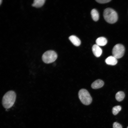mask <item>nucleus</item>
<instances>
[{
  "label": "nucleus",
  "instance_id": "2",
  "mask_svg": "<svg viewBox=\"0 0 128 128\" xmlns=\"http://www.w3.org/2000/svg\"><path fill=\"white\" fill-rule=\"evenodd\" d=\"M103 16L106 21L110 24L115 23L118 19V15L116 12L110 8H107L104 10Z\"/></svg>",
  "mask_w": 128,
  "mask_h": 128
},
{
  "label": "nucleus",
  "instance_id": "13",
  "mask_svg": "<svg viewBox=\"0 0 128 128\" xmlns=\"http://www.w3.org/2000/svg\"><path fill=\"white\" fill-rule=\"evenodd\" d=\"M45 0H35L32 6L37 8L40 7L42 6L44 4Z\"/></svg>",
  "mask_w": 128,
  "mask_h": 128
},
{
  "label": "nucleus",
  "instance_id": "12",
  "mask_svg": "<svg viewBox=\"0 0 128 128\" xmlns=\"http://www.w3.org/2000/svg\"><path fill=\"white\" fill-rule=\"evenodd\" d=\"M125 96L124 92L122 91H120L116 93L115 97L117 101H121L123 100Z\"/></svg>",
  "mask_w": 128,
  "mask_h": 128
},
{
  "label": "nucleus",
  "instance_id": "6",
  "mask_svg": "<svg viewBox=\"0 0 128 128\" xmlns=\"http://www.w3.org/2000/svg\"><path fill=\"white\" fill-rule=\"evenodd\" d=\"M92 50L93 54L97 57L100 56L102 53V49L96 44H94L92 46Z\"/></svg>",
  "mask_w": 128,
  "mask_h": 128
},
{
  "label": "nucleus",
  "instance_id": "3",
  "mask_svg": "<svg viewBox=\"0 0 128 128\" xmlns=\"http://www.w3.org/2000/svg\"><path fill=\"white\" fill-rule=\"evenodd\" d=\"M78 96L82 103L86 105H90L92 101V98L88 91L85 89H82L79 91Z\"/></svg>",
  "mask_w": 128,
  "mask_h": 128
},
{
  "label": "nucleus",
  "instance_id": "10",
  "mask_svg": "<svg viewBox=\"0 0 128 128\" xmlns=\"http://www.w3.org/2000/svg\"><path fill=\"white\" fill-rule=\"evenodd\" d=\"M96 44L99 46H104L107 43L106 39L103 37H101L98 38L96 40Z\"/></svg>",
  "mask_w": 128,
  "mask_h": 128
},
{
  "label": "nucleus",
  "instance_id": "15",
  "mask_svg": "<svg viewBox=\"0 0 128 128\" xmlns=\"http://www.w3.org/2000/svg\"><path fill=\"white\" fill-rule=\"evenodd\" d=\"M113 128H122L121 124L117 122H114L113 125Z\"/></svg>",
  "mask_w": 128,
  "mask_h": 128
},
{
  "label": "nucleus",
  "instance_id": "8",
  "mask_svg": "<svg viewBox=\"0 0 128 128\" xmlns=\"http://www.w3.org/2000/svg\"><path fill=\"white\" fill-rule=\"evenodd\" d=\"M106 63L108 65H114L117 63V59L113 56L108 57L105 60Z\"/></svg>",
  "mask_w": 128,
  "mask_h": 128
},
{
  "label": "nucleus",
  "instance_id": "16",
  "mask_svg": "<svg viewBox=\"0 0 128 128\" xmlns=\"http://www.w3.org/2000/svg\"><path fill=\"white\" fill-rule=\"evenodd\" d=\"M96 1L98 3L101 4H104L109 2L111 0H96Z\"/></svg>",
  "mask_w": 128,
  "mask_h": 128
},
{
  "label": "nucleus",
  "instance_id": "9",
  "mask_svg": "<svg viewBox=\"0 0 128 128\" xmlns=\"http://www.w3.org/2000/svg\"><path fill=\"white\" fill-rule=\"evenodd\" d=\"M69 39L72 43L75 46H79L81 44L80 40L76 36L71 35L69 37Z\"/></svg>",
  "mask_w": 128,
  "mask_h": 128
},
{
  "label": "nucleus",
  "instance_id": "11",
  "mask_svg": "<svg viewBox=\"0 0 128 128\" xmlns=\"http://www.w3.org/2000/svg\"><path fill=\"white\" fill-rule=\"evenodd\" d=\"M91 14L93 19L95 21L99 19V15L97 10L95 9H93L91 11Z\"/></svg>",
  "mask_w": 128,
  "mask_h": 128
},
{
  "label": "nucleus",
  "instance_id": "18",
  "mask_svg": "<svg viewBox=\"0 0 128 128\" xmlns=\"http://www.w3.org/2000/svg\"><path fill=\"white\" fill-rule=\"evenodd\" d=\"M127 128H128V126L127 127Z\"/></svg>",
  "mask_w": 128,
  "mask_h": 128
},
{
  "label": "nucleus",
  "instance_id": "4",
  "mask_svg": "<svg viewBox=\"0 0 128 128\" xmlns=\"http://www.w3.org/2000/svg\"><path fill=\"white\" fill-rule=\"evenodd\" d=\"M57 57L56 53L53 50L47 51L43 54L42 58L43 61L45 63L48 64L55 61Z\"/></svg>",
  "mask_w": 128,
  "mask_h": 128
},
{
  "label": "nucleus",
  "instance_id": "1",
  "mask_svg": "<svg viewBox=\"0 0 128 128\" xmlns=\"http://www.w3.org/2000/svg\"><path fill=\"white\" fill-rule=\"evenodd\" d=\"M16 94L13 91H10L5 93L2 99L3 107L6 109L11 107L14 104L16 99Z\"/></svg>",
  "mask_w": 128,
  "mask_h": 128
},
{
  "label": "nucleus",
  "instance_id": "5",
  "mask_svg": "<svg viewBox=\"0 0 128 128\" xmlns=\"http://www.w3.org/2000/svg\"><path fill=\"white\" fill-rule=\"evenodd\" d=\"M125 48L123 45L117 44L113 47L112 51L113 56L117 59L121 58L125 52Z\"/></svg>",
  "mask_w": 128,
  "mask_h": 128
},
{
  "label": "nucleus",
  "instance_id": "7",
  "mask_svg": "<svg viewBox=\"0 0 128 128\" xmlns=\"http://www.w3.org/2000/svg\"><path fill=\"white\" fill-rule=\"evenodd\" d=\"M104 82L101 79H97L93 82L91 84V87L93 89H97L102 87L104 85Z\"/></svg>",
  "mask_w": 128,
  "mask_h": 128
},
{
  "label": "nucleus",
  "instance_id": "17",
  "mask_svg": "<svg viewBox=\"0 0 128 128\" xmlns=\"http://www.w3.org/2000/svg\"><path fill=\"white\" fill-rule=\"evenodd\" d=\"M2 1V0H0V5H1V1Z\"/></svg>",
  "mask_w": 128,
  "mask_h": 128
},
{
  "label": "nucleus",
  "instance_id": "14",
  "mask_svg": "<svg viewBox=\"0 0 128 128\" xmlns=\"http://www.w3.org/2000/svg\"><path fill=\"white\" fill-rule=\"evenodd\" d=\"M121 109V107L120 105L115 106L113 107L112 112L113 114L115 115L117 114Z\"/></svg>",
  "mask_w": 128,
  "mask_h": 128
}]
</instances>
